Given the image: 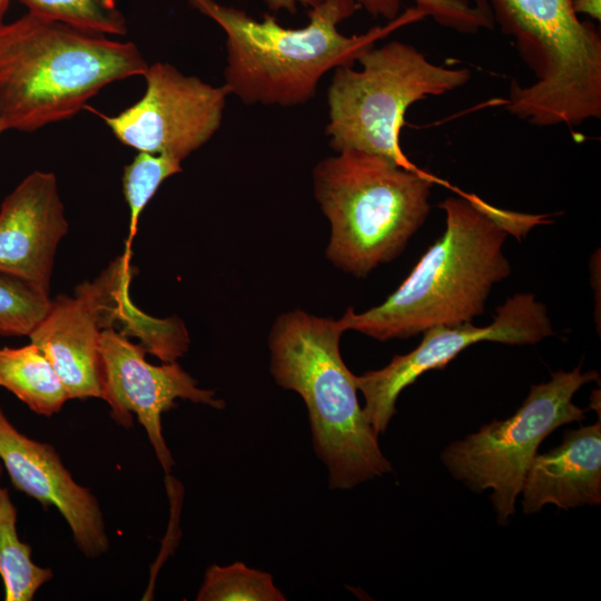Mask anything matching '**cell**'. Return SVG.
Returning <instances> with one entry per match:
<instances>
[{"label":"cell","instance_id":"obj_1","mask_svg":"<svg viewBox=\"0 0 601 601\" xmlns=\"http://www.w3.org/2000/svg\"><path fill=\"white\" fill-rule=\"evenodd\" d=\"M457 193L439 204L445 213L443 235L385 302L363 313L348 308L339 318L345 331L384 342L471 323L483 313L493 286L510 276L503 244L520 214Z\"/></svg>","mask_w":601,"mask_h":601},{"label":"cell","instance_id":"obj_2","mask_svg":"<svg viewBox=\"0 0 601 601\" xmlns=\"http://www.w3.org/2000/svg\"><path fill=\"white\" fill-rule=\"evenodd\" d=\"M226 35L225 86L245 105L293 107L307 102L332 69L353 66L377 40L425 18L415 7L383 27L344 36L338 24L359 9L354 0H323L302 28H285L272 14L255 20L215 0H187Z\"/></svg>","mask_w":601,"mask_h":601},{"label":"cell","instance_id":"obj_3","mask_svg":"<svg viewBox=\"0 0 601 601\" xmlns=\"http://www.w3.org/2000/svg\"><path fill=\"white\" fill-rule=\"evenodd\" d=\"M147 68L132 42L28 11L0 26V131L68 119L107 85Z\"/></svg>","mask_w":601,"mask_h":601},{"label":"cell","instance_id":"obj_4","mask_svg":"<svg viewBox=\"0 0 601 601\" xmlns=\"http://www.w3.org/2000/svg\"><path fill=\"white\" fill-rule=\"evenodd\" d=\"M344 332L341 319L295 309L276 318L268 339L270 373L304 400L332 490H349L393 470L358 403L355 375L342 359Z\"/></svg>","mask_w":601,"mask_h":601},{"label":"cell","instance_id":"obj_5","mask_svg":"<svg viewBox=\"0 0 601 601\" xmlns=\"http://www.w3.org/2000/svg\"><path fill=\"white\" fill-rule=\"evenodd\" d=\"M314 194L331 223L326 257L337 268L365 277L396 258L426 220L435 183L371 152L346 149L314 168Z\"/></svg>","mask_w":601,"mask_h":601},{"label":"cell","instance_id":"obj_6","mask_svg":"<svg viewBox=\"0 0 601 601\" xmlns=\"http://www.w3.org/2000/svg\"><path fill=\"white\" fill-rule=\"evenodd\" d=\"M535 76L511 85L505 109L539 127H574L601 118V37L581 21L573 0H487Z\"/></svg>","mask_w":601,"mask_h":601},{"label":"cell","instance_id":"obj_7","mask_svg":"<svg viewBox=\"0 0 601 601\" xmlns=\"http://www.w3.org/2000/svg\"><path fill=\"white\" fill-rule=\"evenodd\" d=\"M361 69H335L327 90L326 135L336 151L356 149L417 169L403 152L400 137L407 109L443 96L471 79L466 68L431 62L412 45L390 41L357 59Z\"/></svg>","mask_w":601,"mask_h":601},{"label":"cell","instance_id":"obj_8","mask_svg":"<svg viewBox=\"0 0 601 601\" xmlns=\"http://www.w3.org/2000/svg\"><path fill=\"white\" fill-rule=\"evenodd\" d=\"M598 378L595 371L582 373L581 365L551 373L548 382L531 386L513 415L493 420L449 444L441 454L443 465L471 491L492 490L497 522L506 524L540 444L558 427L584 420L585 410L572 400L584 384Z\"/></svg>","mask_w":601,"mask_h":601},{"label":"cell","instance_id":"obj_9","mask_svg":"<svg viewBox=\"0 0 601 601\" xmlns=\"http://www.w3.org/2000/svg\"><path fill=\"white\" fill-rule=\"evenodd\" d=\"M553 334L545 305L532 293L508 298L487 326L464 323L427 328L420 345L410 353L395 355L381 370L355 375L356 387L365 397V416L377 435L384 433L396 413L401 392L425 372L444 368L472 344L482 341L536 344Z\"/></svg>","mask_w":601,"mask_h":601},{"label":"cell","instance_id":"obj_10","mask_svg":"<svg viewBox=\"0 0 601 601\" xmlns=\"http://www.w3.org/2000/svg\"><path fill=\"white\" fill-rule=\"evenodd\" d=\"M144 77L141 99L117 116H99L124 145L183 161L219 129L230 92L167 62L148 66Z\"/></svg>","mask_w":601,"mask_h":601},{"label":"cell","instance_id":"obj_11","mask_svg":"<svg viewBox=\"0 0 601 601\" xmlns=\"http://www.w3.org/2000/svg\"><path fill=\"white\" fill-rule=\"evenodd\" d=\"M146 353L140 343H132L122 332L104 329L99 346L100 398L124 428H131L132 414L137 416L159 464L169 474L175 461L162 435V413L175 407L178 398L215 410H223L225 402L214 391L199 387L177 361L152 365Z\"/></svg>","mask_w":601,"mask_h":601},{"label":"cell","instance_id":"obj_12","mask_svg":"<svg viewBox=\"0 0 601 601\" xmlns=\"http://www.w3.org/2000/svg\"><path fill=\"white\" fill-rule=\"evenodd\" d=\"M0 461L16 490L43 508L55 506L59 511L85 556L95 559L109 551L110 541L97 497L75 481L51 444L18 431L1 405Z\"/></svg>","mask_w":601,"mask_h":601},{"label":"cell","instance_id":"obj_13","mask_svg":"<svg viewBox=\"0 0 601 601\" xmlns=\"http://www.w3.org/2000/svg\"><path fill=\"white\" fill-rule=\"evenodd\" d=\"M68 230L55 174L30 173L0 206V273L50 297L55 257Z\"/></svg>","mask_w":601,"mask_h":601},{"label":"cell","instance_id":"obj_14","mask_svg":"<svg viewBox=\"0 0 601 601\" xmlns=\"http://www.w3.org/2000/svg\"><path fill=\"white\" fill-rule=\"evenodd\" d=\"M107 328L114 325L96 278L78 285L73 296L51 299L47 314L29 334L52 364L69 400L100 398L99 346Z\"/></svg>","mask_w":601,"mask_h":601},{"label":"cell","instance_id":"obj_15","mask_svg":"<svg viewBox=\"0 0 601 601\" xmlns=\"http://www.w3.org/2000/svg\"><path fill=\"white\" fill-rule=\"evenodd\" d=\"M524 513L546 504L569 510L601 503V421L566 430L556 447L534 456L523 480Z\"/></svg>","mask_w":601,"mask_h":601},{"label":"cell","instance_id":"obj_16","mask_svg":"<svg viewBox=\"0 0 601 601\" xmlns=\"http://www.w3.org/2000/svg\"><path fill=\"white\" fill-rule=\"evenodd\" d=\"M0 386L42 416L59 413L69 401L52 364L31 342L21 347L0 348Z\"/></svg>","mask_w":601,"mask_h":601},{"label":"cell","instance_id":"obj_17","mask_svg":"<svg viewBox=\"0 0 601 601\" xmlns=\"http://www.w3.org/2000/svg\"><path fill=\"white\" fill-rule=\"evenodd\" d=\"M17 516L8 489L0 486V575L4 600L31 601L36 592L53 578V572L32 561V548L19 539Z\"/></svg>","mask_w":601,"mask_h":601},{"label":"cell","instance_id":"obj_18","mask_svg":"<svg viewBox=\"0 0 601 601\" xmlns=\"http://www.w3.org/2000/svg\"><path fill=\"white\" fill-rule=\"evenodd\" d=\"M373 18L390 21L398 17L404 0H354ZM415 8L444 28L463 35L493 29L494 19L487 0H413Z\"/></svg>","mask_w":601,"mask_h":601},{"label":"cell","instance_id":"obj_19","mask_svg":"<svg viewBox=\"0 0 601 601\" xmlns=\"http://www.w3.org/2000/svg\"><path fill=\"white\" fill-rule=\"evenodd\" d=\"M197 601H285L268 572L243 562L210 565L204 575Z\"/></svg>","mask_w":601,"mask_h":601},{"label":"cell","instance_id":"obj_20","mask_svg":"<svg viewBox=\"0 0 601 601\" xmlns=\"http://www.w3.org/2000/svg\"><path fill=\"white\" fill-rule=\"evenodd\" d=\"M30 12L102 35L124 36L127 24L116 0H20Z\"/></svg>","mask_w":601,"mask_h":601},{"label":"cell","instance_id":"obj_21","mask_svg":"<svg viewBox=\"0 0 601 601\" xmlns=\"http://www.w3.org/2000/svg\"><path fill=\"white\" fill-rule=\"evenodd\" d=\"M183 170L181 161L166 155L138 151L126 165L122 175V191L129 208V240L137 231L139 217L158 190L170 176Z\"/></svg>","mask_w":601,"mask_h":601},{"label":"cell","instance_id":"obj_22","mask_svg":"<svg viewBox=\"0 0 601 601\" xmlns=\"http://www.w3.org/2000/svg\"><path fill=\"white\" fill-rule=\"evenodd\" d=\"M50 303L49 296L0 273V336H29L47 314Z\"/></svg>","mask_w":601,"mask_h":601},{"label":"cell","instance_id":"obj_23","mask_svg":"<svg viewBox=\"0 0 601 601\" xmlns=\"http://www.w3.org/2000/svg\"><path fill=\"white\" fill-rule=\"evenodd\" d=\"M323 0H264L266 6L273 11L287 10L290 13L296 11L297 4L300 3L304 7L311 9L319 4Z\"/></svg>","mask_w":601,"mask_h":601},{"label":"cell","instance_id":"obj_24","mask_svg":"<svg viewBox=\"0 0 601 601\" xmlns=\"http://www.w3.org/2000/svg\"><path fill=\"white\" fill-rule=\"evenodd\" d=\"M575 12L588 14L592 19L601 20V0H573Z\"/></svg>","mask_w":601,"mask_h":601},{"label":"cell","instance_id":"obj_25","mask_svg":"<svg viewBox=\"0 0 601 601\" xmlns=\"http://www.w3.org/2000/svg\"><path fill=\"white\" fill-rule=\"evenodd\" d=\"M9 0H0V26L3 23V17L7 12Z\"/></svg>","mask_w":601,"mask_h":601},{"label":"cell","instance_id":"obj_26","mask_svg":"<svg viewBox=\"0 0 601 601\" xmlns=\"http://www.w3.org/2000/svg\"><path fill=\"white\" fill-rule=\"evenodd\" d=\"M2 472H3V465H2V463H0V479L2 476Z\"/></svg>","mask_w":601,"mask_h":601},{"label":"cell","instance_id":"obj_27","mask_svg":"<svg viewBox=\"0 0 601 601\" xmlns=\"http://www.w3.org/2000/svg\"><path fill=\"white\" fill-rule=\"evenodd\" d=\"M0 134H1V131H0Z\"/></svg>","mask_w":601,"mask_h":601}]
</instances>
